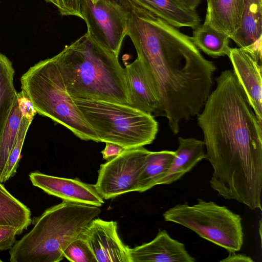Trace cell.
<instances>
[{
  "mask_svg": "<svg viewBox=\"0 0 262 262\" xmlns=\"http://www.w3.org/2000/svg\"><path fill=\"white\" fill-rule=\"evenodd\" d=\"M100 212L99 207L66 201L49 208L10 249V261L62 260L66 248Z\"/></svg>",
  "mask_w": 262,
  "mask_h": 262,
  "instance_id": "3957f363",
  "label": "cell"
},
{
  "mask_svg": "<svg viewBox=\"0 0 262 262\" xmlns=\"http://www.w3.org/2000/svg\"><path fill=\"white\" fill-rule=\"evenodd\" d=\"M63 256L73 262H97L92 252L81 234L66 248Z\"/></svg>",
  "mask_w": 262,
  "mask_h": 262,
  "instance_id": "cb8c5ba5",
  "label": "cell"
},
{
  "mask_svg": "<svg viewBox=\"0 0 262 262\" xmlns=\"http://www.w3.org/2000/svg\"><path fill=\"white\" fill-rule=\"evenodd\" d=\"M31 122L28 118L22 116L15 142L8 158L3 175L0 178L1 183L7 181L15 174L24 142Z\"/></svg>",
  "mask_w": 262,
  "mask_h": 262,
  "instance_id": "603a6c76",
  "label": "cell"
},
{
  "mask_svg": "<svg viewBox=\"0 0 262 262\" xmlns=\"http://www.w3.org/2000/svg\"><path fill=\"white\" fill-rule=\"evenodd\" d=\"M21 232L17 227L0 225V250H10L16 242V235Z\"/></svg>",
  "mask_w": 262,
  "mask_h": 262,
  "instance_id": "d4e9b609",
  "label": "cell"
},
{
  "mask_svg": "<svg viewBox=\"0 0 262 262\" xmlns=\"http://www.w3.org/2000/svg\"><path fill=\"white\" fill-rule=\"evenodd\" d=\"M150 151L143 147L124 150L100 165L94 184L103 200L136 191V186Z\"/></svg>",
  "mask_w": 262,
  "mask_h": 262,
  "instance_id": "ba28073f",
  "label": "cell"
},
{
  "mask_svg": "<svg viewBox=\"0 0 262 262\" xmlns=\"http://www.w3.org/2000/svg\"><path fill=\"white\" fill-rule=\"evenodd\" d=\"M175 156V151H150L139 177L136 191L143 192L158 185L169 171Z\"/></svg>",
  "mask_w": 262,
  "mask_h": 262,
  "instance_id": "ac0fdd59",
  "label": "cell"
},
{
  "mask_svg": "<svg viewBox=\"0 0 262 262\" xmlns=\"http://www.w3.org/2000/svg\"><path fill=\"white\" fill-rule=\"evenodd\" d=\"M46 2L56 6H67L71 5L78 0H44Z\"/></svg>",
  "mask_w": 262,
  "mask_h": 262,
  "instance_id": "f546056e",
  "label": "cell"
},
{
  "mask_svg": "<svg viewBox=\"0 0 262 262\" xmlns=\"http://www.w3.org/2000/svg\"><path fill=\"white\" fill-rule=\"evenodd\" d=\"M118 57L86 33L53 57L72 98L130 105L125 69Z\"/></svg>",
  "mask_w": 262,
  "mask_h": 262,
  "instance_id": "7a4b0ae2",
  "label": "cell"
},
{
  "mask_svg": "<svg viewBox=\"0 0 262 262\" xmlns=\"http://www.w3.org/2000/svg\"><path fill=\"white\" fill-rule=\"evenodd\" d=\"M179 146L171 167L159 185L170 184L190 171L199 162L206 158L203 141L194 138H178Z\"/></svg>",
  "mask_w": 262,
  "mask_h": 262,
  "instance_id": "2e32d148",
  "label": "cell"
},
{
  "mask_svg": "<svg viewBox=\"0 0 262 262\" xmlns=\"http://www.w3.org/2000/svg\"><path fill=\"white\" fill-rule=\"evenodd\" d=\"M17 97L19 108L22 116H24L32 121L34 116L36 115L37 112L32 102L22 91L20 92L17 93Z\"/></svg>",
  "mask_w": 262,
  "mask_h": 262,
  "instance_id": "484cf974",
  "label": "cell"
},
{
  "mask_svg": "<svg viewBox=\"0 0 262 262\" xmlns=\"http://www.w3.org/2000/svg\"><path fill=\"white\" fill-rule=\"evenodd\" d=\"M261 34L262 0H244L239 27L230 39L261 61Z\"/></svg>",
  "mask_w": 262,
  "mask_h": 262,
  "instance_id": "4fadbf2b",
  "label": "cell"
},
{
  "mask_svg": "<svg viewBox=\"0 0 262 262\" xmlns=\"http://www.w3.org/2000/svg\"><path fill=\"white\" fill-rule=\"evenodd\" d=\"M29 178L32 184L49 194L74 203L101 206L104 200L97 192L94 185L76 179H68L32 172Z\"/></svg>",
  "mask_w": 262,
  "mask_h": 262,
  "instance_id": "8fae6325",
  "label": "cell"
},
{
  "mask_svg": "<svg viewBox=\"0 0 262 262\" xmlns=\"http://www.w3.org/2000/svg\"><path fill=\"white\" fill-rule=\"evenodd\" d=\"M184 6L195 10V8L199 6L201 0H177Z\"/></svg>",
  "mask_w": 262,
  "mask_h": 262,
  "instance_id": "f1b7e54d",
  "label": "cell"
},
{
  "mask_svg": "<svg viewBox=\"0 0 262 262\" xmlns=\"http://www.w3.org/2000/svg\"><path fill=\"white\" fill-rule=\"evenodd\" d=\"M193 30L191 38L199 50L213 58L228 55L230 47L227 34L205 21Z\"/></svg>",
  "mask_w": 262,
  "mask_h": 262,
  "instance_id": "d6986e66",
  "label": "cell"
},
{
  "mask_svg": "<svg viewBox=\"0 0 262 262\" xmlns=\"http://www.w3.org/2000/svg\"><path fill=\"white\" fill-rule=\"evenodd\" d=\"M233 71L258 120L262 123L261 61L240 48H230L227 55Z\"/></svg>",
  "mask_w": 262,
  "mask_h": 262,
  "instance_id": "30bf717a",
  "label": "cell"
},
{
  "mask_svg": "<svg viewBox=\"0 0 262 262\" xmlns=\"http://www.w3.org/2000/svg\"><path fill=\"white\" fill-rule=\"evenodd\" d=\"M221 262H253V260L249 256L244 254L230 252L228 256L220 260Z\"/></svg>",
  "mask_w": 262,
  "mask_h": 262,
  "instance_id": "83f0119b",
  "label": "cell"
},
{
  "mask_svg": "<svg viewBox=\"0 0 262 262\" xmlns=\"http://www.w3.org/2000/svg\"><path fill=\"white\" fill-rule=\"evenodd\" d=\"M130 262H194L185 245L159 230L151 241L129 249Z\"/></svg>",
  "mask_w": 262,
  "mask_h": 262,
  "instance_id": "7c38bea8",
  "label": "cell"
},
{
  "mask_svg": "<svg viewBox=\"0 0 262 262\" xmlns=\"http://www.w3.org/2000/svg\"><path fill=\"white\" fill-rule=\"evenodd\" d=\"M244 1H207L205 22L230 38L239 27Z\"/></svg>",
  "mask_w": 262,
  "mask_h": 262,
  "instance_id": "e0dca14e",
  "label": "cell"
},
{
  "mask_svg": "<svg viewBox=\"0 0 262 262\" xmlns=\"http://www.w3.org/2000/svg\"><path fill=\"white\" fill-rule=\"evenodd\" d=\"M163 216L165 221L184 226L229 253L239 251L243 245L241 216L213 201L198 199L193 205L177 204Z\"/></svg>",
  "mask_w": 262,
  "mask_h": 262,
  "instance_id": "8992f818",
  "label": "cell"
},
{
  "mask_svg": "<svg viewBox=\"0 0 262 262\" xmlns=\"http://www.w3.org/2000/svg\"><path fill=\"white\" fill-rule=\"evenodd\" d=\"M21 119L17 97L0 133V178L15 142Z\"/></svg>",
  "mask_w": 262,
  "mask_h": 262,
  "instance_id": "7402d4cb",
  "label": "cell"
},
{
  "mask_svg": "<svg viewBox=\"0 0 262 262\" xmlns=\"http://www.w3.org/2000/svg\"><path fill=\"white\" fill-rule=\"evenodd\" d=\"M215 80L197 115L213 168L210 186L224 199L261 210V124L232 70Z\"/></svg>",
  "mask_w": 262,
  "mask_h": 262,
  "instance_id": "6da1fadb",
  "label": "cell"
},
{
  "mask_svg": "<svg viewBox=\"0 0 262 262\" xmlns=\"http://www.w3.org/2000/svg\"><path fill=\"white\" fill-rule=\"evenodd\" d=\"M99 141L125 149L151 144L158 131L152 115L129 105L90 99L72 98Z\"/></svg>",
  "mask_w": 262,
  "mask_h": 262,
  "instance_id": "5b68a950",
  "label": "cell"
},
{
  "mask_svg": "<svg viewBox=\"0 0 262 262\" xmlns=\"http://www.w3.org/2000/svg\"><path fill=\"white\" fill-rule=\"evenodd\" d=\"M87 33L105 49L118 56L127 35V0H81Z\"/></svg>",
  "mask_w": 262,
  "mask_h": 262,
  "instance_id": "52a82bcc",
  "label": "cell"
},
{
  "mask_svg": "<svg viewBox=\"0 0 262 262\" xmlns=\"http://www.w3.org/2000/svg\"><path fill=\"white\" fill-rule=\"evenodd\" d=\"M125 69L130 94V106L154 115L158 108L159 101L141 60L137 57Z\"/></svg>",
  "mask_w": 262,
  "mask_h": 262,
  "instance_id": "5bb4252c",
  "label": "cell"
},
{
  "mask_svg": "<svg viewBox=\"0 0 262 262\" xmlns=\"http://www.w3.org/2000/svg\"><path fill=\"white\" fill-rule=\"evenodd\" d=\"M104 149L101 151L103 158L108 161L120 154L124 149L122 146L112 143H105Z\"/></svg>",
  "mask_w": 262,
  "mask_h": 262,
  "instance_id": "4316f807",
  "label": "cell"
},
{
  "mask_svg": "<svg viewBox=\"0 0 262 262\" xmlns=\"http://www.w3.org/2000/svg\"><path fill=\"white\" fill-rule=\"evenodd\" d=\"M22 91L37 113L51 119L85 141L99 142L68 94L53 57L31 67L20 78Z\"/></svg>",
  "mask_w": 262,
  "mask_h": 262,
  "instance_id": "277c9868",
  "label": "cell"
},
{
  "mask_svg": "<svg viewBox=\"0 0 262 262\" xmlns=\"http://www.w3.org/2000/svg\"><path fill=\"white\" fill-rule=\"evenodd\" d=\"M14 75L12 62L0 53V133L17 96L14 86Z\"/></svg>",
  "mask_w": 262,
  "mask_h": 262,
  "instance_id": "44dd1931",
  "label": "cell"
},
{
  "mask_svg": "<svg viewBox=\"0 0 262 262\" xmlns=\"http://www.w3.org/2000/svg\"><path fill=\"white\" fill-rule=\"evenodd\" d=\"M31 223V212L0 182V225L12 226L21 232Z\"/></svg>",
  "mask_w": 262,
  "mask_h": 262,
  "instance_id": "ffe728a7",
  "label": "cell"
},
{
  "mask_svg": "<svg viewBox=\"0 0 262 262\" xmlns=\"http://www.w3.org/2000/svg\"><path fill=\"white\" fill-rule=\"evenodd\" d=\"M117 227L116 222L95 218L81 233L97 262H130L129 248L120 238Z\"/></svg>",
  "mask_w": 262,
  "mask_h": 262,
  "instance_id": "9c48e42d",
  "label": "cell"
},
{
  "mask_svg": "<svg viewBox=\"0 0 262 262\" xmlns=\"http://www.w3.org/2000/svg\"><path fill=\"white\" fill-rule=\"evenodd\" d=\"M176 28L193 29L200 25L201 18L194 9L188 8L177 0H130Z\"/></svg>",
  "mask_w": 262,
  "mask_h": 262,
  "instance_id": "9a60e30c",
  "label": "cell"
},
{
  "mask_svg": "<svg viewBox=\"0 0 262 262\" xmlns=\"http://www.w3.org/2000/svg\"><path fill=\"white\" fill-rule=\"evenodd\" d=\"M207 1H208V0H207Z\"/></svg>",
  "mask_w": 262,
  "mask_h": 262,
  "instance_id": "4dcf8cb0",
  "label": "cell"
}]
</instances>
